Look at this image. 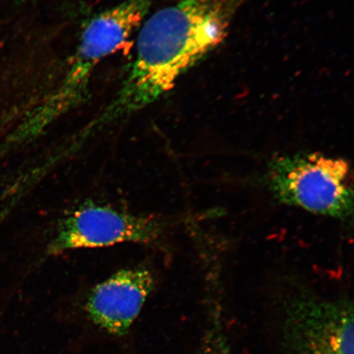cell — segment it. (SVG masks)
<instances>
[{"label": "cell", "mask_w": 354, "mask_h": 354, "mask_svg": "<svg viewBox=\"0 0 354 354\" xmlns=\"http://www.w3.org/2000/svg\"><path fill=\"white\" fill-rule=\"evenodd\" d=\"M246 0H180L149 17L137 38L136 55L118 95L99 122L128 116L151 105L224 41Z\"/></svg>", "instance_id": "6da1fadb"}, {"label": "cell", "mask_w": 354, "mask_h": 354, "mask_svg": "<svg viewBox=\"0 0 354 354\" xmlns=\"http://www.w3.org/2000/svg\"><path fill=\"white\" fill-rule=\"evenodd\" d=\"M151 0H124L93 17L84 29L66 73L50 94L30 112L15 138L33 140L53 122L86 99L92 74L142 24Z\"/></svg>", "instance_id": "7a4b0ae2"}, {"label": "cell", "mask_w": 354, "mask_h": 354, "mask_svg": "<svg viewBox=\"0 0 354 354\" xmlns=\"http://www.w3.org/2000/svg\"><path fill=\"white\" fill-rule=\"evenodd\" d=\"M266 180L283 205L334 218H352V171L342 158L320 153L277 157L270 162Z\"/></svg>", "instance_id": "3957f363"}, {"label": "cell", "mask_w": 354, "mask_h": 354, "mask_svg": "<svg viewBox=\"0 0 354 354\" xmlns=\"http://www.w3.org/2000/svg\"><path fill=\"white\" fill-rule=\"evenodd\" d=\"M165 230L163 221L154 216L91 203L78 207L60 221L47 246V254L56 256L69 250L122 243L157 245Z\"/></svg>", "instance_id": "277c9868"}, {"label": "cell", "mask_w": 354, "mask_h": 354, "mask_svg": "<svg viewBox=\"0 0 354 354\" xmlns=\"http://www.w3.org/2000/svg\"><path fill=\"white\" fill-rule=\"evenodd\" d=\"M353 322L347 299L299 296L287 308L288 354H353Z\"/></svg>", "instance_id": "5b68a950"}, {"label": "cell", "mask_w": 354, "mask_h": 354, "mask_svg": "<svg viewBox=\"0 0 354 354\" xmlns=\"http://www.w3.org/2000/svg\"><path fill=\"white\" fill-rule=\"evenodd\" d=\"M153 273L145 268L123 269L97 285L86 310L91 321L109 333L125 335L153 290Z\"/></svg>", "instance_id": "8992f818"}, {"label": "cell", "mask_w": 354, "mask_h": 354, "mask_svg": "<svg viewBox=\"0 0 354 354\" xmlns=\"http://www.w3.org/2000/svg\"><path fill=\"white\" fill-rule=\"evenodd\" d=\"M203 354H232L223 329L220 328L219 321L214 322L206 340Z\"/></svg>", "instance_id": "52a82bcc"}, {"label": "cell", "mask_w": 354, "mask_h": 354, "mask_svg": "<svg viewBox=\"0 0 354 354\" xmlns=\"http://www.w3.org/2000/svg\"><path fill=\"white\" fill-rule=\"evenodd\" d=\"M17 1H19V2H24V1H26V0H17Z\"/></svg>", "instance_id": "ba28073f"}]
</instances>
